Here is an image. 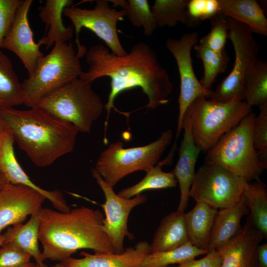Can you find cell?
I'll list each match as a JSON object with an SVG mask.
<instances>
[{
    "instance_id": "1",
    "label": "cell",
    "mask_w": 267,
    "mask_h": 267,
    "mask_svg": "<svg viewBox=\"0 0 267 267\" xmlns=\"http://www.w3.org/2000/svg\"><path fill=\"white\" fill-rule=\"evenodd\" d=\"M89 68L79 78L89 83L102 77L110 79V91L104 108L107 112L105 132L114 101L124 91L138 87L148 98L145 106L153 110L167 104L173 84L161 65L156 52L147 44L140 42L133 45L125 55L118 56L105 46L92 45L86 53Z\"/></svg>"
},
{
    "instance_id": "2",
    "label": "cell",
    "mask_w": 267,
    "mask_h": 267,
    "mask_svg": "<svg viewBox=\"0 0 267 267\" xmlns=\"http://www.w3.org/2000/svg\"><path fill=\"white\" fill-rule=\"evenodd\" d=\"M39 217V239L44 260L61 262L81 249L115 253L98 209L83 206L62 212L42 208Z\"/></svg>"
},
{
    "instance_id": "3",
    "label": "cell",
    "mask_w": 267,
    "mask_h": 267,
    "mask_svg": "<svg viewBox=\"0 0 267 267\" xmlns=\"http://www.w3.org/2000/svg\"><path fill=\"white\" fill-rule=\"evenodd\" d=\"M5 129L33 164L50 166L75 146L77 129L38 107L0 108Z\"/></svg>"
},
{
    "instance_id": "4",
    "label": "cell",
    "mask_w": 267,
    "mask_h": 267,
    "mask_svg": "<svg viewBox=\"0 0 267 267\" xmlns=\"http://www.w3.org/2000/svg\"><path fill=\"white\" fill-rule=\"evenodd\" d=\"M256 116L250 113L223 135L207 151L204 163L222 166L247 182L260 178L267 168L260 162L254 144Z\"/></svg>"
},
{
    "instance_id": "5",
    "label": "cell",
    "mask_w": 267,
    "mask_h": 267,
    "mask_svg": "<svg viewBox=\"0 0 267 267\" xmlns=\"http://www.w3.org/2000/svg\"><path fill=\"white\" fill-rule=\"evenodd\" d=\"M83 72L72 43L58 42L39 60L33 73L24 80V104L37 106L44 97L79 78Z\"/></svg>"
},
{
    "instance_id": "6",
    "label": "cell",
    "mask_w": 267,
    "mask_h": 267,
    "mask_svg": "<svg viewBox=\"0 0 267 267\" xmlns=\"http://www.w3.org/2000/svg\"><path fill=\"white\" fill-rule=\"evenodd\" d=\"M251 112L252 108L238 98L221 102L201 96L190 104L185 113L191 119L195 144L201 151L207 152Z\"/></svg>"
},
{
    "instance_id": "7",
    "label": "cell",
    "mask_w": 267,
    "mask_h": 267,
    "mask_svg": "<svg viewBox=\"0 0 267 267\" xmlns=\"http://www.w3.org/2000/svg\"><path fill=\"white\" fill-rule=\"evenodd\" d=\"M37 106L84 133L90 132L104 108L100 97L92 90L91 83L79 78L44 97Z\"/></svg>"
},
{
    "instance_id": "8",
    "label": "cell",
    "mask_w": 267,
    "mask_h": 267,
    "mask_svg": "<svg viewBox=\"0 0 267 267\" xmlns=\"http://www.w3.org/2000/svg\"><path fill=\"white\" fill-rule=\"evenodd\" d=\"M173 137V131L167 129L157 139L145 145L124 148L120 141L112 143L101 152L94 169L114 187L126 176L138 171L146 172L156 165Z\"/></svg>"
},
{
    "instance_id": "9",
    "label": "cell",
    "mask_w": 267,
    "mask_h": 267,
    "mask_svg": "<svg viewBox=\"0 0 267 267\" xmlns=\"http://www.w3.org/2000/svg\"><path fill=\"white\" fill-rule=\"evenodd\" d=\"M228 38L235 52V61L230 73L211 90L207 98L227 102L235 98L244 99V79L253 63L258 59L259 46L250 29L245 24L227 17Z\"/></svg>"
},
{
    "instance_id": "10",
    "label": "cell",
    "mask_w": 267,
    "mask_h": 267,
    "mask_svg": "<svg viewBox=\"0 0 267 267\" xmlns=\"http://www.w3.org/2000/svg\"><path fill=\"white\" fill-rule=\"evenodd\" d=\"M92 9L71 5L65 8L63 14L72 22L76 34L77 55L81 58L86 54L85 46L80 44L79 35L83 28H87L102 40L112 53L118 56L128 52L123 47L117 32V23L124 20L126 12L116 10L109 4V0H96Z\"/></svg>"
},
{
    "instance_id": "11",
    "label": "cell",
    "mask_w": 267,
    "mask_h": 267,
    "mask_svg": "<svg viewBox=\"0 0 267 267\" xmlns=\"http://www.w3.org/2000/svg\"><path fill=\"white\" fill-rule=\"evenodd\" d=\"M247 182L222 166L204 163L195 173L189 197L218 210L229 207L240 199Z\"/></svg>"
},
{
    "instance_id": "12",
    "label": "cell",
    "mask_w": 267,
    "mask_h": 267,
    "mask_svg": "<svg viewBox=\"0 0 267 267\" xmlns=\"http://www.w3.org/2000/svg\"><path fill=\"white\" fill-rule=\"evenodd\" d=\"M198 34L192 32L183 34L178 39L169 38L166 47L176 60L180 78V92L178 100V115L177 129L172 147L177 148V141L182 131L184 114L190 104L196 98L204 96L207 98L211 89L204 88L194 71L191 56L192 48L197 43Z\"/></svg>"
},
{
    "instance_id": "13",
    "label": "cell",
    "mask_w": 267,
    "mask_h": 267,
    "mask_svg": "<svg viewBox=\"0 0 267 267\" xmlns=\"http://www.w3.org/2000/svg\"><path fill=\"white\" fill-rule=\"evenodd\" d=\"M91 172L105 196V202L101 205L105 215L103 230L112 243L114 252L121 253L125 250V237L133 238L128 228L130 213L134 208L145 203L147 196L140 194L130 199L121 197L115 192L113 187L104 181L94 169Z\"/></svg>"
},
{
    "instance_id": "14",
    "label": "cell",
    "mask_w": 267,
    "mask_h": 267,
    "mask_svg": "<svg viewBox=\"0 0 267 267\" xmlns=\"http://www.w3.org/2000/svg\"><path fill=\"white\" fill-rule=\"evenodd\" d=\"M32 0H21L10 29L3 41L1 48L16 54L27 70L28 76L35 70L44 55L41 45L36 43L30 27L28 15Z\"/></svg>"
},
{
    "instance_id": "15",
    "label": "cell",
    "mask_w": 267,
    "mask_h": 267,
    "mask_svg": "<svg viewBox=\"0 0 267 267\" xmlns=\"http://www.w3.org/2000/svg\"><path fill=\"white\" fill-rule=\"evenodd\" d=\"M45 197L29 187L9 183L0 193V234L39 212Z\"/></svg>"
},
{
    "instance_id": "16",
    "label": "cell",
    "mask_w": 267,
    "mask_h": 267,
    "mask_svg": "<svg viewBox=\"0 0 267 267\" xmlns=\"http://www.w3.org/2000/svg\"><path fill=\"white\" fill-rule=\"evenodd\" d=\"M14 143L12 136L6 130L0 135V169L8 182L31 188L43 194L56 210L62 212L69 211L70 208L60 191L45 190L30 179L16 158Z\"/></svg>"
},
{
    "instance_id": "17",
    "label": "cell",
    "mask_w": 267,
    "mask_h": 267,
    "mask_svg": "<svg viewBox=\"0 0 267 267\" xmlns=\"http://www.w3.org/2000/svg\"><path fill=\"white\" fill-rule=\"evenodd\" d=\"M183 138L179 148L178 158L172 171L180 189V200L178 211L184 212L189 198V191L195 175V168L199 154L201 151L195 144L191 130V121L185 113L182 125Z\"/></svg>"
},
{
    "instance_id": "18",
    "label": "cell",
    "mask_w": 267,
    "mask_h": 267,
    "mask_svg": "<svg viewBox=\"0 0 267 267\" xmlns=\"http://www.w3.org/2000/svg\"><path fill=\"white\" fill-rule=\"evenodd\" d=\"M263 239L246 221L234 238L216 250L222 260L220 267H255L256 249Z\"/></svg>"
},
{
    "instance_id": "19",
    "label": "cell",
    "mask_w": 267,
    "mask_h": 267,
    "mask_svg": "<svg viewBox=\"0 0 267 267\" xmlns=\"http://www.w3.org/2000/svg\"><path fill=\"white\" fill-rule=\"evenodd\" d=\"M150 253V245L146 241L138 242L134 247H129L121 253H94L82 251L81 259L71 257L61 262L68 267H142L141 264Z\"/></svg>"
},
{
    "instance_id": "20",
    "label": "cell",
    "mask_w": 267,
    "mask_h": 267,
    "mask_svg": "<svg viewBox=\"0 0 267 267\" xmlns=\"http://www.w3.org/2000/svg\"><path fill=\"white\" fill-rule=\"evenodd\" d=\"M71 0H46L39 7V16L45 24V34L39 41L47 48L58 42L67 43L73 36V26L65 27L62 15L65 8L73 5Z\"/></svg>"
},
{
    "instance_id": "21",
    "label": "cell",
    "mask_w": 267,
    "mask_h": 267,
    "mask_svg": "<svg viewBox=\"0 0 267 267\" xmlns=\"http://www.w3.org/2000/svg\"><path fill=\"white\" fill-rule=\"evenodd\" d=\"M248 214L242 196L233 205L219 209L211 232L209 252L216 251L234 238L242 227V218Z\"/></svg>"
},
{
    "instance_id": "22",
    "label": "cell",
    "mask_w": 267,
    "mask_h": 267,
    "mask_svg": "<svg viewBox=\"0 0 267 267\" xmlns=\"http://www.w3.org/2000/svg\"><path fill=\"white\" fill-rule=\"evenodd\" d=\"M220 13L247 25L253 32L267 36V19L255 0H218Z\"/></svg>"
},
{
    "instance_id": "23",
    "label": "cell",
    "mask_w": 267,
    "mask_h": 267,
    "mask_svg": "<svg viewBox=\"0 0 267 267\" xmlns=\"http://www.w3.org/2000/svg\"><path fill=\"white\" fill-rule=\"evenodd\" d=\"M218 210L208 204L198 201L185 213L188 242L194 246L208 251L211 232Z\"/></svg>"
},
{
    "instance_id": "24",
    "label": "cell",
    "mask_w": 267,
    "mask_h": 267,
    "mask_svg": "<svg viewBox=\"0 0 267 267\" xmlns=\"http://www.w3.org/2000/svg\"><path fill=\"white\" fill-rule=\"evenodd\" d=\"M184 215L176 211L162 220L150 245V253L172 250L188 242Z\"/></svg>"
},
{
    "instance_id": "25",
    "label": "cell",
    "mask_w": 267,
    "mask_h": 267,
    "mask_svg": "<svg viewBox=\"0 0 267 267\" xmlns=\"http://www.w3.org/2000/svg\"><path fill=\"white\" fill-rule=\"evenodd\" d=\"M40 211L32 215L25 224L21 223L9 226L2 235L4 243L15 244L29 253L40 267H47L38 244Z\"/></svg>"
},
{
    "instance_id": "26",
    "label": "cell",
    "mask_w": 267,
    "mask_h": 267,
    "mask_svg": "<svg viewBox=\"0 0 267 267\" xmlns=\"http://www.w3.org/2000/svg\"><path fill=\"white\" fill-rule=\"evenodd\" d=\"M248 211L247 220L263 238H267V187L258 178L247 182L242 195Z\"/></svg>"
},
{
    "instance_id": "27",
    "label": "cell",
    "mask_w": 267,
    "mask_h": 267,
    "mask_svg": "<svg viewBox=\"0 0 267 267\" xmlns=\"http://www.w3.org/2000/svg\"><path fill=\"white\" fill-rule=\"evenodd\" d=\"M25 95L9 57L0 50V108L24 104Z\"/></svg>"
},
{
    "instance_id": "28",
    "label": "cell",
    "mask_w": 267,
    "mask_h": 267,
    "mask_svg": "<svg viewBox=\"0 0 267 267\" xmlns=\"http://www.w3.org/2000/svg\"><path fill=\"white\" fill-rule=\"evenodd\" d=\"M243 100L251 107L267 105V62L257 59L244 79Z\"/></svg>"
},
{
    "instance_id": "29",
    "label": "cell",
    "mask_w": 267,
    "mask_h": 267,
    "mask_svg": "<svg viewBox=\"0 0 267 267\" xmlns=\"http://www.w3.org/2000/svg\"><path fill=\"white\" fill-rule=\"evenodd\" d=\"M162 167L158 162L146 172V175L140 181L123 189L118 194L130 199L145 191L176 187L178 182L173 172H164Z\"/></svg>"
},
{
    "instance_id": "30",
    "label": "cell",
    "mask_w": 267,
    "mask_h": 267,
    "mask_svg": "<svg viewBox=\"0 0 267 267\" xmlns=\"http://www.w3.org/2000/svg\"><path fill=\"white\" fill-rule=\"evenodd\" d=\"M207 250L198 248L189 242L176 248L162 252L149 253L141 262L142 267H167L181 264L208 253Z\"/></svg>"
},
{
    "instance_id": "31",
    "label": "cell",
    "mask_w": 267,
    "mask_h": 267,
    "mask_svg": "<svg viewBox=\"0 0 267 267\" xmlns=\"http://www.w3.org/2000/svg\"><path fill=\"white\" fill-rule=\"evenodd\" d=\"M188 0H155L151 11L157 27H173L180 22L188 26Z\"/></svg>"
},
{
    "instance_id": "32",
    "label": "cell",
    "mask_w": 267,
    "mask_h": 267,
    "mask_svg": "<svg viewBox=\"0 0 267 267\" xmlns=\"http://www.w3.org/2000/svg\"><path fill=\"white\" fill-rule=\"evenodd\" d=\"M113 6H119L134 27H142L145 36L152 35L157 28L148 1L147 0H109Z\"/></svg>"
},
{
    "instance_id": "33",
    "label": "cell",
    "mask_w": 267,
    "mask_h": 267,
    "mask_svg": "<svg viewBox=\"0 0 267 267\" xmlns=\"http://www.w3.org/2000/svg\"><path fill=\"white\" fill-rule=\"evenodd\" d=\"M193 48L204 66V75L200 82L204 88L211 89L217 76L225 71L229 58L225 51L216 52L200 44Z\"/></svg>"
},
{
    "instance_id": "34",
    "label": "cell",
    "mask_w": 267,
    "mask_h": 267,
    "mask_svg": "<svg viewBox=\"0 0 267 267\" xmlns=\"http://www.w3.org/2000/svg\"><path fill=\"white\" fill-rule=\"evenodd\" d=\"M211 21V31L199 40V44L216 52H223L228 35L227 17L219 13Z\"/></svg>"
},
{
    "instance_id": "35",
    "label": "cell",
    "mask_w": 267,
    "mask_h": 267,
    "mask_svg": "<svg viewBox=\"0 0 267 267\" xmlns=\"http://www.w3.org/2000/svg\"><path fill=\"white\" fill-rule=\"evenodd\" d=\"M187 12L188 26L198 25L201 21L211 20L220 13L218 0H190Z\"/></svg>"
},
{
    "instance_id": "36",
    "label": "cell",
    "mask_w": 267,
    "mask_h": 267,
    "mask_svg": "<svg viewBox=\"0 0 267 267\" xmlns=\"http://www.w3.org/2000/svg\"><path fill=\"white\" fill-rule=\"evenodd\" d=\"M259 108L254 122L253 141L260 162L267 168V105Z\"/></svg>"
},
{
    "instance_id": "37",
    "label": "cell",
    "mask_w": 267,
    "mask_h": 267,
    "mask_svg": "<svg viewBox=\"0 0 267 267\" xmlns=\"http://www.w3.org/2000/svg\"><path fill=\"white\" fill-rule=\"evenodd\" d=\"M32 256L11 243L0 246V267H22L30 263Z\"/></svg>"
},
{
    "instance_id": "38",
    "label": "cell",
    "mask_w": 267,
    "mask_h": 267,
    "mask_svg": "<svg viewBox=\"0 0 267 267\" xmlns=\"http://www.w3.org/2000/svg\"><path fill=\"white\" fill-rule=\"evenodd\" d=\"M21 0H0V50Z\"/></svg>"
},
{
    "instance_id": "39",
    "label": "cell",
    "mask_w": 267,
    "mask_h": 267,
    "mask_svg": "<svg viewBox=\"0 0 267 267\" xmlns=\"http://www.w3.org/2000/svg\"><path fill=\"white\" fill-rule=\"evenodd\" d=\"M222 263L221 257L217 251L208 252L206 256L200 259H193L176 266L167 267H220Z\"/></svg>"
},
{
    "instance_id": "40",
    "label": "cell",
    "mask_w": 267,
    "mask_h": 267,
    "mask_svg": "<svg viewBox=\"0 0 267 267\" xmlns=\"http://www.w3.org/2000/svg\"><path fill=\"white\" fill-rule=\"evenodd\" d=\"M257 264L259 267H267V243L259 244L256 251Z\"/></svg>"
},
{
    "instance_id": "41",
    "label": "cell",
    "mask_w": 267,
    "mask_h": 267,
    "mask_svg": "<svg viewBox=\"0 0 267 267\" xmlns=\"http://www.w3.org/2000/svg\"><path fill=\"white\" fill-rule=\"evenodd\" d=\"M9 183L4 174L0 169V193Z\"/></svg>"
},
{
    "instance_id": "42",
    "label": "cell",
    "mask_w": 267,
    "mask_h": 267,
    "mask_svg": "<svg viewBox=\"0 0 267 267\" xmlns=\"http://www.w3.org/2000/svg\"><path fill=\"white\" fill-rule=\"evenodd\" d=\"M5 130V128L0 115V135H1Z\"/></svg>"
},
{
    "instance_id": "43",
    "label": "cell",
    "mask_w": 267,
    "mask_h": 267,
    "mask_svg": "<svg viewBox=\"0 0 267 267\" xmlns=\"http://www.w3.org/2000/svg\"><path fill=\"white\" fill-rule=\"evenodd\" d=\"M50 267H68L65 266L62 263L59 262L54 265L51 266Z\"/></svg>"
},
{
    "instance_id": "44",
    "label": "cell",
    "mask_w": 267,
    "mask_h": 267,
    "mask_svg": "<svg viewBox=\"0 0 267 267\" xmlns=\"http://www.w3.org/2000/svg\"><path fill=\"white\" fill-rule=\"evenodd\" d=\"M36 264L33 263H30L22 267H36Z\"/></svg>"
},
{
    "instance_id": "45",
    "label": "cell",
    "mask_w": 267,
    "mask_h": 267,
    "mask_svg": "<svg viewBox=\"0 0 267 267\" xmlns=\"http://www.w3.org/2000/svg\"><path fill=\"white\" fill-rule=\"evenodd\" d=\"M4 237L3 236V235L0 233V246H1L4 243Z\"/></svg>"
},
{
    "instance_id": "46",
    "label": "cell",
    "mask_w": 267,
    "mask_h": 267,
    "mask_svg": "<svg viewBox=\"0 0 267 267\" xmlns=\"http://www.w3.org/2000/svg\"><path fill=\"white\" fill-rule=\"evenodd\" d=\"M40 267L38 265H36V267Z\"/></svg>"
},
{
    "instance_id": "47",
    "label": "cell",
    "mask_w": 267,
    "mask_h": 267,
    "mask_svg": "<svg viewBox=\"0 0 267 267\" xmlns=\"http://www.w3.org/2000/svg\"><path fill=\"white\" fill-rule=\"evenodd\" d=\"M255 267H259L258 266L257 264L256 266Z\"/></svg>"
}]
</instances>
